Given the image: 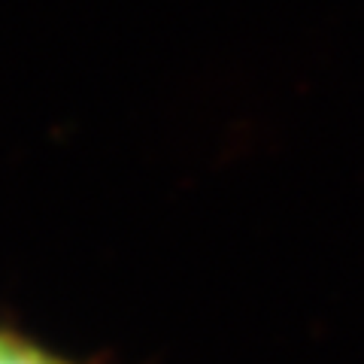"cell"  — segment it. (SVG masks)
Returning a JSON list of instances; mask_svg holds the SVG:
<instances>
[{"mask_svg":"<svg viewBox=\"0 0 364 364\" xmlns=\"http://www.w3.org/2000/svg\"><path fill=\"white\" fill-rule=\"evenodd\" d=\"M0 364H76V361H67L55 355V352L43 349L40 343H33V340L0 328Z\"/></svg>","mask_w":364,"mask_h":364,"instance_id":"6da1fadb","label":"cell"}]
</instances>
